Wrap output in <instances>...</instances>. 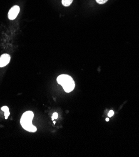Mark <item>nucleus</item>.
<instances>
[{"mask_svg": "<svg viewBox=\"0 0 139 157\" xmlns=\"http://www.w3.org/2000/svg\"><path fill=\"white\" fill-rule=\"evenodd\" d=\"M114 115V112L112 111V110H110V111L109 112V113H108V116H109V117H112Z\"/></svg>", "mask_w": 139, "mask_h": 157, "instance_id": "9", "label": "nucleus"}, {"mask_svg": "<svg viewBox=\"0 0 139 157\" xmlns=\"http://www.w3.org/2000/svg\"><path fill=\"white\" fill-rule=\"evenodd\" d=\"M107 1H108V0H96V2H97L98 4H100V5L105 3Z\"/></svg>", "mask_w": 139, "mask_h": 157, "instance_id": "7", "label": "nucleus"}, {"mask_svg": "<svg viewBox=\"0 0 139 157\" xmlns=\"http://www.w3.org/2000/svg\"><path fill=\"white\" fill-rule=\"evenodd\" d=\"M20 11V8L18 6L15 5L14 6H13L9 11L8 12V18L11 20H13L15 18L17 17L18 14H19Z\"/></svg>", "mask_w": 139, "mask_h": 157, "instance_id": "3", "label": "nucleus"}, {"mask_svg": "<svg viewBox=\"0 0 139 157\" xmlns=\"http://www.w3.org/2000/svg\"><path fill=\"white\" fill-rule=\"evenodd\" d=\"M2 109L3 112H4V113L7 112H9V108H8V106H3V107L2 108Z\"/></svg>", "mask_w": 139, "mask_h": 157, "instance_id": "6", "label": "nucleus"}, {"mask_svg": "<svg viewBox=\"0 0 139 157\" xmlns=\"http://www.w3.org/2000/svg\"><path fill=\"white\" fill-rule=\"evenodd\" d=\"M11 57L8 54H3L0 57V67L6 66L10 61Z\"/></svg>", "mask_w": 139, "mask_h": 157, "instance_id": "4", "label": "nucleus"}, {"mask_svg": "<svg viewBox=\"0 0 139 157\" xmlns=\"http://www.w3.org/2000/svg\"><path fill=\"white\" fill-rule=\"evenodd\" d=\"M106 121H109V118H106Z\"/></svg>", "mask_w": 139, "mask_h": 157, "instance_id": "11", "label": "nucleus"}, {"mask_svg": "<svg viewBox=\"0 0 139 157\" xmlns=\"http://www.w3.org/2000/svg\"><path fill=\"white\" fill-rule=\"evenodd\" d=\"M73 1V0H62L61 3H62V5L65 6H69L72 3Z\"/></svg>", "mask_w": 139, "mask_h": 157, "instance_id": "5", "label": "nucleus"}, {"mask_svg": "<svg viewBox=\"0 0 139 157\" xmlns=\"http://www.w3.org/2000/svg\"><path fill=\"white\" fill-rule=\"evenodd\" d=\"M34 117V113L32 111L26 112L21 117L20 123L22 127L28 132H36L37 129L32 124V120Z\"/></svg>", "mask_w": 139, "mask_h": 157, "instance_id": "1", "label": "nucleus"}, {"mask_svg": "<svg viewBox=\"0 0 139 157\" xmlns=\"http://www.w3.org/2000/svg\"><path fill=\"white\" fill-rule=\"evenodd\" d=\"M57 82L62 86L64 90L67 93L72 91L75 86L73 78L67 75H61L57 78Z\"/></svg>", "mask_w": 139, "mask_h": 157, "instance_id": "2", "label": "nucleus"}, {"mask_svg": "<svg viewBox=\"0 0 139 157\" xmlns=\"http://www.w3.org/2000/svg\"><path fill=\"white\" fill-rule=\"evenodd\" d=\"M10 112H7L5 113V116L6 119H7L8 118V116H10Z\"/></svg>", "mask_w": 139, "mask_h": 157, "instance_id": "10", "label": "nucleus"}, {"mask_svg": "<svg viewBox=\"0 0 139 157\" xmlns=\"http://www.w3.org/2000/svg\"><path fill=\"white\" fill-rule=\"evenodd\" d=\"M58 113H54L53 114V116H52V120L54 121V120L58 118Z\"/></svg>", "mask_w": 139, "mask_h": 157, "instance_id": "8", "label": "nucleus"}]
</instances>
